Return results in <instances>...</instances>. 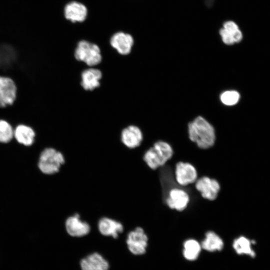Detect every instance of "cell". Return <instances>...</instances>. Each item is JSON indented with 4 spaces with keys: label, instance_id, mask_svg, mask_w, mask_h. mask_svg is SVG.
<instances>
[{
    "label": "cell",
    "instance_id": "ba28073f",
    "mask_svg": "<svg viewBox=\"0 0 270 270\" xmlns=\"http://www.w3.org/2000/svg\"><path fill=\"white\" fill-rule=\"evenodd\" d=\"M196 190L204 199L214 200L218 196L220 190L219 182L214 178L207 176L198 178L194 183Z\"/></svg>",
    "mask_w": 270,
    "mask_h": 270
},
{
    "label": "cell",
    "instance_id": "d6986e66",
    "mask_svg": "<svg viewBox=\"0 0 270 270\" xmlns=\"http://www.w3.org/2000/svg\"><path fill=\"white\" fill-rule=\"evenodd\" d=\"M200 244L202 248L209 252L220 251L224 246L222 239L212 230H209L205 234V237Z\"/></svg>",
    "mask_w": 270,
    "mask_h": 270
},
{
    "label": "cell",
    "instance_id": "7c38bea8",
    "mask_svg": "<svg viewBox=\"0 0 270 270\" xmlns=\"http://www.w3.org/2000/svg\"><path fill=\"white\" fill-rule=\"evenodd\" d=\"M99 232L104 236H112L114 238L122 232L124 227L122 224L112 218L104 216L97 223Z\"/></svg>",
    "mask_w": 270,
    "mask_h": 270
},
{
    "label": "cell",
    "instance_id": "8992f818",
    "mask_svg": "<svg viewBox=\"0 0 270 270\" xmlns=\"http://www.w3.org/2000/svg\"><path fill=\"white\" fill-rule=\"evenodd\" d=\"M174 177L179 186H186L196 182L198 178V174L193 164L188 162L180 161L176 164Z\"/></svg>",
    "mask_w": 270,
    "mask_h": 270
},
{
    "label": "cell",
    "instance_id": "9c48e42d",
    "mask_svg": "<svg viewBox=\"0 0 270 270\" xmlns=\"http://www.w3.org/2000/svg\"><path fill=\"white\" fill-rule=\"evenodd\" d=\"M64 226L68 234L74 237L85 236L90 231L89 224L82 220L78 214L68 216L65 220Z\"/></svg>",
    "mask_w": 270,
    "mask_h": 270
},
{
    "label": "cell",
    "instance_id": "3957f363",
    "mask_svg": "<svg viewBox=\"0 0 270 270\" xmlns=\"http://www.w3.org/2000/svg\"><path fill=\"white\" fill-rule=\"evenodd\" d=\"M64 155L53 148H45L40 152L38 167L43 174L51 175L58 172L65 163Z\"/></svg>",
    "mask_w": 270,
    "mask_h": 270
},
{
    "label": "cell",
    "instance_id": "ac0fdd59",
    "mask_svg": "<svg viewBox=\"0 0 270 270\" xmlns=\"http://www.w3.org/2000/svg\"><path fill=\"white\" fill-rule=\"evenodd\" d=\"M82 270H108L107 261L98 253L88 255L80 262Z\"/></svg>",
    "mask_w": 270,
    "mask_h": 270
},
{
    "label": "cell",
    "instance_id": "8fae6325",
    "mask_svg": "<svg viewBox=\"0 0 270 270\" xmlns=\"http://www.w3.org/2000/svg\"><path fill=\"white\" fill-rule=\"evenodd\" d=\"M222 42L227 45L240 42L242 39V33L238 25L232 20L224 22L219 32Z\"/></svg>",
    "mask_w": 270,
    "mask_h": 270
},
{
    "label": "cell",
    "instance_id": "52a82bcc",
    "mask_svg": "<svg viewBox=\"0 0 270 270\" xmlns=\"http://www.w3.org/2000/svg\"><path fill=\"white\" fill-rule=\"evenodd\" d=\"M18 88L10 77L0 75V108L13 104L17 96Z\"/></svg>",
    "mask_w": 270,
    "mask_h": 270
},
{
    "label": "cell",
    "instance_id": "5b68a950",
    "mask_svg": "<svg viewBox=\"0 0 270 270\" xmlns=\"http://www.w3.org/2000/svg\"><path fill=\"white\" fill-rule=\"evenodd\" d=\"M126 242L128 250L132 254L141 255L146 252L148 237L144 230L138 226L128 233Z\"/></svg>",
    "mask_w": 270,
    "mask_h": 270
},
{
    "label": "cell",
    "instance_id": "ffe728a7",
    "mask_svg": "<svg viewBox=\"0 0 270 270\" xmlns=\"http://www.w3.org/2000/svg\"><path fill=\"white\" fill-rule=\"evenodd\" d=\"M201 244L196 240L188 238L183 244L182 254L186 260L193 261L198 257L202 250Z\"/></svg>",
    "mask_w": 270,
    "mask_h": 270
},
{
    "label": "cell",
    "instance_id": "7a4b0ae2",
    "mask_svg": "<svg viewBox=\"0 0 270 270\" xmlns=\"http://www.w3.org/2000/svg\"><path fill=\"white\" fill-rule=\"evenodd\" d=\"M174 150L167 142L158 140L144 154L143 160L152 170L164 166L173 156Z\"/></svg>",
    "mask_w": 270,
    "mask_h": 270
},
{
    "label": "cell",
    "instance_id": "603a6c76",
    "mask_svg": "<svg viewBox=\"0 0 270 270\" xmlns=\"http://www.w3.org/2000/svg\"><path fill=\"white\" fill-rule=\"evenodd\" d=\"M240 98L239 93L236 90H230L224 92L220 96L222 102L228 106L236 104Z\"/></svg>",
    "mask_w": 270,
    "mask_h": 270
},
{
    "label": "cell",
    "instance_id": "7402d4cb",
    "mask_svg": "<svg viewBox=\"0 0 270 270\" xmlns=\"http://www.w3.org/2000/svg\"><path fill=\"white\" fill-rule=\"evenodd\" d=\"M14 128L8 120L0 119V143L7 144L14 138Z\"/></svg>",
    "mask_w": 270,
    "mask_h": 270
},
{
    "label": "cell",
    "instance_id": "4fadbf2b",
    "mask_svg": "<svg viewBox=\"0 0 270 270\" xmlns=\"http://www.w3.org/2000/svg\"><path fill=\"white\" fill-rule=\"evenodd\" d=\"M120 140L126 148H135L140 145L143 140V134L138 127L130 125L122 130Z\"/></svg>",
    "mask_w": 270,
    "mask_h": 270
},
{
    "label": "cell",
    "instance_id": "44dd1931",
    "mask_svg": "<svg viewBox=\"0 0 270 270\" xmlns=\"http://www.w3.org/2000/svg\"><path fill=\"white\" fill-rule=\"evenodd\" d=\"M252 241L244 236L236 238L232 242V247L238 254L248 255L252 258L256 256L254 251L252 248Z\"/></svg>",
    "mask_w": 270,
    "mask_h": 270
},
{
    "label": "cell",
    "instance_id": "6da1fadb",
    "mask_svg": "<svg viewBox=\"0 0 270 270\" xmlns=\"http://www.w3.org/2000/svg\"><path fill=\"white\" fill-rule=\"evenodd\" d=\"M188 133L190 140L201 149L210 148L215 143L216 136L214 127L201 116L188 124Z\"/></svg>",
    "mask_w": 270,
    "mask_h": 270
},
{
    "label": "cell",
    "instance_id": "277c9868",
    "mask_svg": "<svg viewBox=\"0 0 270 270\" xmlns=\"http://www.w3.org/2000/svg\"><path fill=\"white\" fill-rule=\"evenodd\" d=\"M76 59L90 67L96 66L102 62V56L99 46L96 44L82 40L78 42L74 51Z\"/></svg>",
    "mask_w": 270,
    "mask_h": 270
},
{
    "label": "cell",
    "instance_id": "2e32d148",
    "mask_svg": "<svg viewBox=\"0 0 270 270\" xmlns=\"http://www.w3.org/2000/svg\"><path fill=\"white\" fill-rule=\"evenodd\" d=\"M102 76V72L100 70L90 67L82 72L80 84L84 90H92L100 86Z\"/></svg>",
    "mask_w": 270,
    "mask_h": 270
},
{
    "label": "cell",
    "instance_id": "e0dca14e",
    "mask_svg": "<svg viewBox=\"0 0 270 270\" xmlns=\"http://www.w3.org/2000/svg\"><path fill=\"white\" fill-rule=\"evenodd\" d=\"M64 16L72 22H82L84 21L88 14L86 6L78 2L68 3L64 8Z\"/></svg>",
    "mask_w": 270,
    "mask_h": 270
},
{
    "label": "cell",
    "instance_id": "30bf717a",
    "mask_svg": "<svg viewBox=\"0 0 270 270\" xmlns=\"http://www.w3.org/2000/svg\"><path fill=\"white\" fill-rule=\"evenodd\" d=\"M190 201L188 194L184 189L174 188L170 190L166 200L169 208L178 212L184 210Z\"/></svg>",
    "mask_w": 270,
    "mask_h": 270
},
{
    "label": "cell",
    "instance_id": "9a60e30c",
    "mask_svg": "<svg viewBox=\"0 0 270 270\" xmlns=\"http://www.w3.org/2000/svg\"><path fill=\"white\" fill-rule=\"evenodd\" d=\"M36 136V131L28 124H20L14 128V138L19 144L31 146L35 141Z\"/></svg>",
    "mask_w": 270,
    "mask_h": 270
},
{
    "label": "cell",
    "instance_id": "5bb4252c",
    "mask_svg": "<svg viewBox=\"0 0 270 270\" xmlns=\"http://www.w3.org/2000/svg\"><path fill=\"white\" fill-rule=\"evenodd\" d=\"M134 42V38L130 34L124 32H118L111 37L110 44L118 53L124 56L130 52Z\"/></svg>",
    "mask_w": 270,
    "mask_h": 270
}]
</instances>
